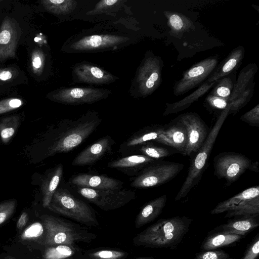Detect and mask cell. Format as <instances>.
Here are the masks:
<instances>
[{
    "label": "cell",
    "instance_id": "bcb514c9",
    "mask_svg": "<svg viewBox=\"0 0 259 259\" xmlns=\"http://www.w3.org/2000/svg\"><path fill=\"white\" fill-rule=\"evenodd\" d=\"M135 259H154V258L153 256H144L137 257Z\"/></svg>",
    "mask_w": 259,
    "mask_h": 259
},
{
    "label": "cell",
    "instance_id": "2e32d148",
    "mask_svg": "<svg viewBox=\"0 0 259 259\" xmlns=\"http://www.w3.org/2000/svg\"><path fill=\"white\" fill-rule=\"evenodd\" d=\"M258 214L241 216L239 218L229 220L227 223L217 227L214 231L215 232L245 236L258 226Z\"/></svg>",
    "mask_w": 259,
    "mask_h": 259
},
{
    "label": "cell",
    "instance_id": "30bf717a",
    "mask_svg": "<svg viewBox=\"0 0 259 259\" xmlns=\"http://www.w3.org/2000/svg\"><path fill=\"white\" fill-rule=\"evenodd\" d=\"M183 167V163L173 162L149 166L134 179L131 186L140 189L160 185L174 178Z\"/></svg>",
    "mask_w": 259,
    "mask_h": 259
},
{
    "label": "cell",
    "instance_id": "3957f363",
    "mask_svg": "<svg viewBox=\"0 0 259 259\" xmlns=\"http://www.w3.org/2000/svg\"><path fill=\"white\" fill-rule=\"evenodd\" d=\"M45 233L41 244L45 247L57 245H75L77 242H90L95 235L80 226L51 215L41 217Z\"/></svg>",
    "mask_w": 259,
    "mask_h": 259
},
{
    "label": "cell",
    "instance_id": "603a6c76",
    "mask_svg": "<svg viewBox=\"0 0 259 259\" xmlns=\"http://www.w3.org/2000/svg\"><path fill=\"white\" fill-rule=\"evenodd\" d=\"M155 161V159L144 155H134L110 162L107 166L117 169L139 168Z\"/></svg>",
    "mask_w": 259,
    "mask_h": 259
},
{
    "label": "cell",
    "instance_id": "d6986e66",
    "mask_svg": "<svg viewBox=\"0 0 259 259\" xmlns=\"http://www.w3.org/2000/svg\"><path fill=\"white\" fill-rule=\"evenodd\" d=\"M259 197L258 186L250 187L232 197L219 203L211 211V214L227 212L230 209Z\"/></svg>",
    "mask_w": 259,
    "mask_h": 259
},
{
    "label": "cell",
    "instance_id": "484cf974",
    "mask_svg": "<svg viewBox=\"0 0 259 259\" xmlns=\"http://www.w3.org/2000/svg\"><path fill=\"white\" fill-rule=\"evenodd\" d=\"M48 11L57 15H67L72 12L77 3L74 0H46L41 2Z\"/></svg>",
    "mask_w": 259,
    "mask_h": 259
},
{
    "label": "cell",
    "instance_id": "6da1fadb",
    "mask_svg": "<svg viewBox=\"0 0 259 259\" xmlns=\"http://www.w3.org/2000/svg\"><path fill=\"white\" fill-rule=\"evenodd\" d=\"M134 40L133 33L117 24L99 25L70 36L61 51L66 53L112 51L132 45Z\"/></svg>",
    "mask_w": 259,
    "mask_h": 259
},
{
    "label": "cell",
    "instance_id": "8fae6325",
    "mask_svg": "<svg viewBox=\"0 0 259 259\" xmlns=\"http://www.w3.org/2000/svg\"><path fill=\"white\" fill-rule=\"evenodd\" d=\"M72 76L75 82L96 85L110 84L119 79L99 66L85 61L73 66Z\"/></svg>",
    "mask_w": 259,
    "mask_h": 259
},
{
    "label": "cell",
    "instance_id": "5bb4252c",
    "mask_svg": "<svg viewBox=\"0 0 259 259\" xmlns=\"http://www.w3.org/2000/svg\"><path fill=\"white\" fill-rule=\"evenodd\" d=\"M111 138L106 136L90 145L73 159L72 164L74 166L91 165L100 159L111 148Z\"/></svg>",
    "mask_w": 259,
    "mask_h": 259
},
{
    "label": "cell",
    "instance_id": "83f0119b",
    "mask_svg": "<svg viewBox=\"0 0 259 259\" xmlns=\"http://www.w3.org/2000/svg\"><path fill=\"white\" fill-rule=\"evenodd\" d=\"M140 151L143 155L154 159L167 157L173 153L172 151L168 149L152 144L151 142L143 144L141 147Z\"/></svg>",
    "mask_w": 259,
    "mask_h": 259
},
{
    "label": "cell",
    "instance_id": "44dd1931",
    "mask_svg": "<svg viewBox=\"0 0 259 259\" xmlns=\"http://www.w3.org/2000/svg\"><path fill=\"white\" fill-rule=\"evenodd\" d=\"M165 126L166 137L172 143L174 148L183 154L188 142L185 126L179 119Z\"/></svg>",
    "mask_w": 259,
    "mask_h": 259
},
{
    "label": "cell",
    "instance_id": "7c38bea8",
    "mask_svg": "<svg viewBox=\"0 0 259 259\" xmlns=\"http://www.w3.org/2000/svg\"><path fill=\"white\" fill-rule=\"evenodd\" d=\"M178 119L185 126L188 134L187 144L183 155L192 156L205 142L209 133L208 128L198 116L193 114L182 115Z\"/></svg>",
    "mask_w": 259,
    "mask_h": 259
},
{
    "label": "cell",
    "instance_id": "ac0fdd59",
    "mask_svg": "<svg viewBox=\"0 0 259 259\" xmlns=\"http://www.w3.org/2000/svg\"><path fill=\"white\" fill-rule=\"evenodd\" d=\"M167 201V195H162L147 203L140 210L135 221V227L139 228L157 218L162 212Z\"/></svg>",
    "mask_w": 259,
    "mask_h": 259
},
{
    "label": "cell",
    "instance_id": "5b68a950",
    "mask_svg": "<svg viewBox=\"0 0 259 259\" xmlns=\"http://www.w3.org/2000/svg\"><path fill=\"white\" fill-rule=\"evenodd\" d=\"M48 208L52 211L88 226L99 225L92 208L66 189L56 190Z\"/></svg>",
    "mask_w": 259,
    "mask_h": 259
},
{
    "label": "cell",
    "instance_id": "836d02e7",
    "mask_svg": "<svg viewBox=\"0 0 259 259\" xmlns=\"http://www.w3.org/2000/svg\"><path fill=\"white\" fill-rule=\"evenodd\" d=\"M19 99L10 98L0 101V114L16 109L22 105Z\"/></svg>",
    "mask_w": 259,
    "mask_h": 259
},
{
    "label": "cell",
    "instance_id": "ffe728a7",
    "mask_svg": "<svg viewBox=\"0 0 259 259\" xmlns=\"http://www.w3.org/2000/svg\"><path fill=\"white\" fill-rule=\"evenodd\" d=\"M63 173V166L59 164L49 173L42 181L40 188L42 194V205L44 207H48L49 206L54 193L58 189Z\"/></svg>",
    "mask_w": 259,
    "mask_h": 259
},
{
    "label": "cell",
    "instance_id": "f6af8a7d",
    "mask_svg": "<svg viewBox=\"0 0 259 259\" xmlns=\"http://www.w3.org/2000/svg\"><path fill=\"white\" fill-rule=\"evenodd\" d=\"M249 169L256 172H258V162H251Z\"/></svg>",
    "mask_w": 259,
    "mask_h": 259
},
{
    "label": "cell",
    "instance_id": "7a4b0ae2",
    "mask_svg": "<svg viewBox=\"0 0 259 259\" xmlns=\"http://www.w3.org/2000/svg\"><path fill=\"white\" fill-rule=\"evenodd\" d=\"M192 220L183 216L161 219L136 236L134 243L146 247L177 246L189 231Z\"/></svg>",
    "mask_w": 259,
    "mask_h": 259
},
{
    "label": "cell",
    "instance_id": "4fadbf2b",
    "mask_svg": "<svg viewBox=\"0 0 259 259\" xmlns=\"http://www.w3.org/2000/svg\"><path fill=\"white\" fill-rule=\"evenodd\" d=\"M69 182L79 187L96 190H118L123 185L121 181L104 175L84 174L73 176Z\"/></svg>",
    "mask_w": 259,
    "mask_h": 259
},
{
    "label": "cell",
    "instance_id": "cb8c5ba5",
    "mask_svg": "<svg viewBox=\"0 0 259 259\" xmlns=\"http://www.w3.org/2000/svg\"><path fill=\"white\" fill-rule=\"evenodd\" d=\"M75 245H57L46 247L43 259H65L73 257L79 253V248Z\"/></svg>",
    "mask_w": 259,
    "mask_h": 259
},
{
    "label": "cell",
    "instance_id": "ba28073f",
    "mask_svg": "<svg viewBox=\"0 0 259 259\" xmlns=\"http://www.w3.org/2000/svg\"><path fill=\"white\" fill-rule=\"evenodd\" d=\"M251 161L241 153L223 152L213 158L214 174L218 179H224L226 186L235 182L248 169Z\"/></svg>",
    "mask_w": 259,
    "mask_h": 259
},
{
    "label": "cell",
    "instance_id": "b9f144b4",
    "mask_svg": "<svg viewBox=\"0 0 259 259\" xmlns=\"http://www.w3.org/2000/svg\"><path fill=\"white\" fill-rule=\"evenodd\" d=\"M213 105L219 109H224L227 107V102L223 99L215 98L212 101Z\"/></svg>",
    "mask_w": 259,
    "mask_h": 259
},
{
    "label": "cell",
    "instance_id": "e0dca14e",
    "mask_svg": "<svg viewBox=\"0 0 259 259\" xmlns=\"http://www.w3.org/2000/svg\"><path fill=\"white\" fill-rule=\"evenodd\" d=\"M150 141H154L174 148L172 143L166 137L165 125H153L146 128L131 138L127 142L126 145L128 147H133L143 145Z\"/></svg>",
    "mask_w": 259,
    "mask_h": 259
},
{
    "label": "cell",
    "instance_id": "d4e9b609",
    "mask_svg": "<svg viewBox=\"0 0 259 259\" xmlns=\"http://www.w3.org/2000/svg\"><path fill=\"white\" fill-rule=\"evenodd\" d=\"M22 118L20 115H13L0 120V136L2 142L7 144L16 133Z\"/></svg>",
    "mask_w": 259,
    "mask_h": 259
},
{
    "label": "cell",
    "instance_id": "f1b7e54d",
    "mask_svg": "<svg viewBox=\"0 0 259 259\" xmlns=\"http://www.w3.org/2000/svg\"><path fill=\"white\" fill-rule=\"evenodd\" d=\"M128 254L119 250L103 249L89 252L87 256L89 259H125Z\"/></svg>",
    "mask_w": 259,
    "mask_h": 259
},
{
    "label": "cell",
    "instance_id": "e575fe53",
    "mask_svg": "<svg viewBox=\"0 0 259 259\" xmlns=\"http://www.w3.org/2000/svg\"><path fill=\"white\" fill-rule=\"evenodd\" d=\"M259 253V236L256 235L241 259H256Z\"/></svg>",
    "mask_w": 259,
    "mask_h": 259
},
{
    "label": "cell",
    "instance_id": "7bdbcfd3",
    "mask_svg": "<svg viewBox=\"0 0 259 259\" xmlns=\"http://www.w3.org/2000/svg\"><path fill=\"white\" fill-rule=\"evenodd\" d=\"M217 94L221 97H227L230 94V91L226 87H221L217 89Z\"/></svg>",
    "mask_w": 259,
    "mask_h": 259
},
{
    "label": "cell",
    "instance_id": "52a82bcc",
    "mask_svg": "<svg viewBox=\"0 0 259 259\" xmlns=\"http://www.w3.org/2000/svg\"><path fill=\"white\" fill-rule=\"evenodd\" d=\"M112 92L94 87H62L48 95L51 100L67 105L91 104L105 99Z\"/></svg>",
    "mask_w": 259,
    "mask_h": 259
},
{
    "label": "cell",
    "instance_id": "4dcf8cb0",
    "mask_svg": "<svg viewBox=\"0 0 259 259\" xmlns=\"http://www.w3.org/2000/svg\"><path fill=\"white\" fill-rule=\"evenodd\" d=\"M45 233V230L43 224L35 222L24 231L21 236V238L23 239H37L42 237L43 239Z\"/></svg>",
    "mask_w": 259,
    "mask_h": 259
},
{
    "label": "cell",
    "instance_id": "f35d334b",
    "mask_svg": "<svg viewBox=\"0 0 259 259\" xmlns=\"http://www.w3.org/2000/svg\"><path fill=\"white\" fill-rule=\"evenodd\" d=\"M169 21L171 26L177 30H179L183 27V22L179 16L174 14L171 16Z\"/></svg>",
    "mask_w": 259,
    "mask_h": 259
},
{
    "label": "cell",
    "instance_id": "4316f807",
    "mask_svg": "<svg viewBox=\"0 0 259 259\" xmlns=\"http://www.w3.org/2000/svg\"><path fill=\"white\" fill-rule=\"evenodd\" d=\"M259 214V197L249 200L227 211L225 218Z\"/></svg>",
    "mask_w": 259,
    "mask_h": 259
},
{
    "label": "cell",
    "instance_id": "9c48e42d",
    "mask_svg": "<svg viewBox=\"0 0 259 259\" xmlns=\"http://www.w3.org/2000/svg\"><path fill=\"white\" fill-rule=\"evenodd\" d=\"M77 191L83 197L104 210L120 208L136 196V193L130 190H96L78 187Z\"/></svg>",
    "mask_w": 259,
    "mask_h": 259
},
{
    "label": "cell",
    "instance_id": "8d00e7d4",
    "mask_svg": "<svg viewBox=\"0 0 259 259\" xmlns=\"http://www.w3.org/2000/svg\"><path fill=\"white\" fill-rule=\"evenodd\" d=\"M205 69L202 66H197L190 70L187 75L186 80L189 81L191 79L194 80L201 76L204 72Z\"/></svg>",
    "mask_w": 259,
    "mask_h": 259
},
{
    "label": "cell",
    "instance_id": "f546056e",
    "mask_svg": "<svg viewBox=\"0 0 259 259\" xmlns=\"http://www.w3.org/2000/svg\"><path fill=\"white\" fill-rule=\"evenodd\" d=\"M17 206L16 199H10L0 203V225L9 219L14 213Z\"/></svg>",
    "mask_w": 259,
    "mask_h": 259
},
{
    "label": "cell",
    "instance_id": "7402d4cb",
    "mask_svg": "<svg viewBox=\"0 0 259 259\" xmlns=\"http://www.w3.org/2000/svg\"><path fill=\"white\" fill-rule=\"evenodd\" d=\"M243 236L239 234L215 232L204 240L201 248L203 250H210L227 246L240 240Z\"/></svg>",
    "mask_w": 259,
    "mask_h": 259
},
{
    "label": "cell",
    "instance_id": "7dc6e473",
    "mask_svg": "<svg viewBox=\"0 0 259 259\" xmlns=\"http://www.w3.org/2000/svg\"><path fill=\"white\" fill-rule=\"evenodd\" d=\"M65 259H74L73 257L68 258H65Z\"/></svg>",
    "mask_w": 259,
    "mask_h": 259
},
{
    "label": "cell",
    "instance_id": "8992f818",
    "mask_svg": "<svg viewBox=\"0 0 259 259\" xmlns=\"http://www.w3.org/2000/svg\"><path fill=\"white\" fill-rule=\"evenodd\" d=\"M100 124V119L95 112L84 115L77 123L61 134L51 146L48 155L67 152L81 144Z\"/></svg>",
    "mask_w": 259,
    "mask_h": 259
},
{
    "label": "cell",
    "instance_id": "60d3db41",
    "mask_svg": "<svg viewBox=\"0 0 259 259\" xmlns=\"http://www.w3.org/2000/svg\"><path fill=\"white\" fill-rule=\"evenodd\" d=\"M28 220V215L26 212H23L21 214L17 223V228L21 230L27 224Z\"/></svg>",
    "mask_w": 259,
    "mask_h": 259
},
{
    "label": "cell",
    "instance_id": "ee69618b",
    "mask_svg": "<svg viewBox=\"0 0 259 259\" xmlns=\"http://www.w3.org/2000/svg\"><path fill=\"white\" fill-rule=\"evenodd\" d=\"M12 76V73L11 71L4 70L0 71V80H7L10 79Z\"/></svg>",
    "mask_w": 259,
    "mask_h": 259
},
{
    "label": "cell",
    "instance_id": "1f68e13d",
    "mask_svg": "<svg viewBox=\"0 0 259 259\" xmlns=\"http://www.w3.org/2000/svg\"><path fill=\"white\" fill-rule=\"evenodd\" d=\"M195 259H233L223 250H203L197 253Z\"/></svg>",
    "mask_w": 259,
    "mask_h": 259
},
{
    "label": "cell",
    "instance_id": "74e56055",
    "mask_svg": "<svg viewBox=\"0 0 259 259\" xmlns=\"http://www.w3.org/2000/svg\"><path fill=\"white\" fill-rule=\"evenodd\" d=\"M44 58L39 52L34 53L32 57V64L33 69L36 71H39L42 69L44 63Z\"/></svg>",
    "mask_w": 259,
    "mask_h": 259
},
{
    "label": "cell",
    "instance_id": "d590c367",
    "mask_svg": "<svg viewBox=\"0 0 259 259\" xmlns=\"http://www.w3.org/2000/svg\"><path fill=\"white\" fill-rule=\"evenodd\" d=\"M241 120L252 126H259V112L258 106L245 114Z\"/></svg>",
    "mask_w": 259,
    "mask_h": 259
},
{
    "label": "cell",
    "instance_id": "9a60e30c",
    "mask_svg": "<svg viewBox=\"0 0 259 259\" xmlns=\"http://www.w3.org/2000/svg\"><path fill=\"white\" fill-rule=\"evenodd\" d=\"M18 35L16 23L8 18L0 28V60L14 57Z\"/></svg>",
    "mask_w": 259,
    "mask_h": 259
},
{
    "label": "cell",
    "instance_id": "ab89813d",
    "mask_svg": "<svg viewBox=\"0 0 259 259\" xmlns=\"http://www.w3.org/2000/svg\"><path fill=\"white\" fill-rule=\"evenodd\" d=\"M237 64V60L232 58L229 59L224 65L222 68L223 73H228L232 70Z\"/></svg>",
    "mask_w": 259,
    "mask_h": 259
},
{
    "label": "cell",
    "instance_id": "277c9868",
    "mask_svg": "<svg viewBox=\"0 0 259 259\" xmlns=\"http://www.w3.org/2000/svg\"><path fill=\"white\" fill-rule=\"evenodd\" d=\"M228 111V109L224 112L219 117L212 129L209 131L203 144L195 154V156L190 163L187 176L175 198V201H179L186 197L201 179L208 157L226 118Z\"/></svg>",
    "mask_w": 259,
    "mask_h": 259
},
{
    "label": "cell",
    "instance_id": "d6a6232c",
    "mask_svg": "<svg viewBox=\"0 0 259 259\" xmlns=\"http://www.w3.org/2000/svg\"><path fill=\"white\" fill-rule=\"evenodd\" d=\"M123 2L122 1L118 0H102L99 1L95 7L89 12L90 14H96L100 12L107 11L111 8H114Z\"/></svg>",
    "mask_w": 259,
    "mask_h": 259
}]
</instances>
